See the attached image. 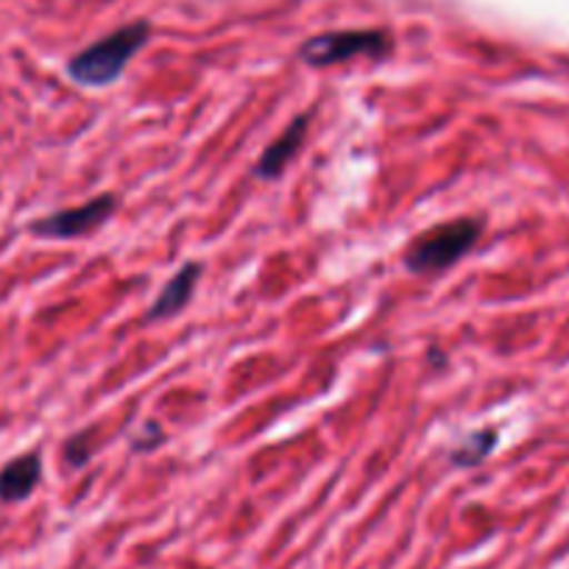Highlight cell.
I'll return each mask as SVG.
<instances>
[{
    "label": "cell",
    "mask_w": 569,
    "mask_h": 569,
    "mask_svg": "<svg viewBox=\"0 0 569 569\" xmlns=\"http://www.w3.org/2000/svg\"><path fill=\"white\" fill-rule=\"evenodd\" d=\"M151 40V26L146 20L123 26L103 40L92 42L68 62V76L81 87H107L123 76L131 59Z\"/></svg>",
    "instance_id": "cell-1"
},
{
    "label": "cell",
    "mask_w": 569,
    "mask_h": 569,
    "mask_svg": "<svg viewBox=\"0 0 569 569\" xmlns=\"http://www.w3.org/2000/svg\"><path fill=\"white\" fill-rule=\"evenodd\" d=\"M483 223L475 218H456V221L439 223L416 234L410 246L405 249V268L410 273H439L445 268L456 266L472 246L478 243Z\"/></svg>",
    "instance_id": "cell-2"
},
{
    "label": "cell",
    "mask_w": 569,
    "mask_h": 569,
    "mask_svg": "<svg viewBox=\"0 0 569 569\" xmlns=\"http://www.w3.org/2000/svg\"><path fill=\"white\" fill-rule=\"evenodd\" d=\"M393 51V40L388 31L380 29H355V31H330L319 34L299 48V57L313 68H330V64L349 62V59H386Z\"/></svg>",
    "instance_id": "cell-3"
},
{
    "label": "cell",
    "mask_w": 569,
    "mask_h": 569,
    "mask_svg": "<svg viewBox=\"0 0 569 569\" xmlns=\"http://www.w3.org/2000/svg\"><path fill=\"white\" fill-rule=\"evenodd\" d=\"M118 210V196L114 193H101L96 199H90L87 204L70 207V210L51 212V216L40 218L37 223H31V232L40 234V238H53V240H73L81 234L96 232L98 227L109 221Z\"/></svg>",
    "instance_id": "cell-4"
},
{
    "label": "cell",
    "mask_w": 569,
    "mask_h": 569,
    "mask_svg": "<svg viewBox=\"0 0 569 569\" xmlns=\"http://www.w3.org/2000/svg\"><path fill=\"white\" fill-rule=\"evenodd\" d=\"M42 480V458L40 452H26L0 469V500L23 502L34 495Z\"/></svg>",
    "instance_id": "cell-5"
},
{
    "label": "cell",
    "mask_w": 569,
    "mask_h": 569,
    "mask_svg": "<svg viewBox=\"0 0 569 569\" xmlns=\"http://www.w3.org/2000/svg\"><path fill=\"white\" fill-rule=\"evenodd\" d=\"M308 123H310V114H299L277 140L271 142L266 149V154L260 157V162L254 166V173L260 179H277L279 173L284 171V166L297 157V151L302 149L305 134H308Z\"/></svg>",
    "instance_id": "cell-6"
},
{
    "label": "cell",
    "mask_w": 569,
    "mask_h": 569,
    "mask_svg": "<svg viewBox=\"0 0 569 569\" xmlns=\"http://www.w3.org/2000/svg\"><path fill=\"white\" fill-rule=\"evenodd\" d=\"M199 277H201L199 262H184V266L173 273L171 282L162 288L160 297H157V302L151 305L149 319L162 321V319H171V316H177L179 310L190 302V297H193Z\"/></svg>",
    "instance_id": "cell-7"
},
{
    "label": "cell",
    "mask_w": 569,
    "mask_h": 569,
    "mask_svg": "<svg viewBox=\"0 0 569 569\" xmlns=\"http://www.w3.org/2000/svg\"><path fill=\"white\" fill-rule=\"evenodd\" d=\"M495 445H497L495 430H480V433L469 436V439L452 452V461H456L458 467H475V463H480L491 450H495Z\"/></svg>",
    "instance_id": "cell-8"
},
{
    "label": "cell",
    "mask_w": 569,
    "mask_h": 569,
    "mask_svg": "<svg viewBox=\"0 0 569 569\" xmlns=\"http://www.w3.org/2000/svg\"><path fill=\"white\" fill-rule=\"evenodd\" d=\"M92 452H96L92 430H84V433L73 436V439H70L68 445H64V461H68L73 469H79V467H84L87 461H90Z\"/></svg>",
    "instance_id": "cell-9"
}]
</instances>
